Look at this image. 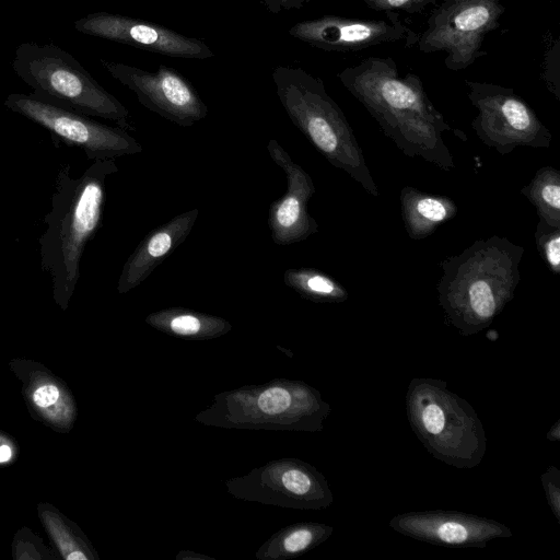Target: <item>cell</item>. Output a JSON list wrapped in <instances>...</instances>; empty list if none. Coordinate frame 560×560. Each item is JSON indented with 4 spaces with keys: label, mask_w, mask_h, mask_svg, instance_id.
I'll use <instances>...</instances> for the list:
<instances>
[{
    "label": "cell",
    "mask_w": 560,
    "mask_h": 560,
    "mask_svg": "<svg viewBox=\"0 0 560 560\" xmlns=\"http://www.w3.org/2000/svg\"><path fill=\"white\" fill-rule=\"evenodd\" d=\"M337 77L405 155L421 158L442 171L455 167L442 133L466 137L445 120L418 75L408 72L400 77L390 57H368Z\"/></svg>",
    "instance_id": "cell-1"
},
{
    "label": "cell",
    "mask_w": 560,
    "mask_h": 560,
    "mask_svg": "<svg viewBox=\"0 0 560 560\" xmlns=\"http://www.w3.org/2000/svg\"><path fill=\"white\" fill-rule=\"evenodd\" d=\"M524 253L523 246L493 235L444 258L436 291L445 320L464 337L488 328L514 298Z\"/></svg>",
    "instance_id": "cell-2"
},
{
    "label": "cell",
    "mask_w": 560,
    "mask_h": 560,
    "mask_svg": "<svg viewBox=\"0 0 560 560\" xmlns=\"http://www.w3.org/2000/svg\"><path fill=\"white\" fill-rule=\"evenodd\" d=\"M117 172L114 159L94 160L79 177L72 176L69 164L58 171L38 243L40 267L49 275L52 298L61 307L78 284L85 246L102 224L106 179Z\"/></svg>",
    "instance_id": "cell-3"
},
{
    "label": "cell",
    "mask_w": 560,
    "mask_h": 560,
    "mask_svg": "<svg viewBox=\"0 0 560 560\" xmlns=\"http://www.w3.org/2000/svg\"><path fill=\"white\" fill-rule=\"evenodd\" d=\"M271 78L292 124L332 166L347 173L372 197H378V187L353 130L322 79L289 66L276 67Z\"/></svg>",
    "instance_id": "cell-4"
},
{
    "label": "cell",
    "mask_w": 560,
    "mask_h": 560,
    "mask_svg": "<svg viewBox=\"0 0 560 560\" xmlns=\"http://www.w3.org/2000/svg\"><path fill=\"white\" fill-rule=\"evenodd\" d=\"M405 401L411 430L434 458L459 469L481 463L487 448L482 422L444 381L412 378Z\"/></svg>",
    "instance_id": "cell-5"
},
{
    "label": "cell",
    "mask_w": 560,
    "mask_h": 560,
    "mask_svg": "<svg viewBox=\"0 0 560 560\" xmlns=\"http://www.w3.org/2000/svg\"><path fill=\"white\" fill-rule=\"evenodd\" d=\"M13 69L34 97L90 117L113 120L133 130L124 104L107 92L68 51L54 44L22 43Z\"/></svg>",
    "instance_id": "cell-6"
},
{
    "label": "cell",
    "mask_w": 560,
    "mask_h": 560,
    "mask_svg": "<svg viewBox=\"0 0 560 560\" xmlns=\"http://www.w3.org/2000/svg\"><path fill=\"white\" fill-rule=\"evenodd\" d=\"M504 12L502 0H443L434 5L418 36V49L443 52L447 69L464 70L486 55L485 38L500 27Z\"/></svg>",
    "instance_id": "cell-7"
},
{
    "label": "cell",
    "mask_w": 560,
    "mask_h": 560,
    "mask_svg": "<svg viewBox=\"0 0 560 560\" xmlns=\"http://www.w3.org/2000/svg\"><path fill=\"white\" fill-rule=\"evenodd\" d=\"M465 84L467 96L477 109L471 128L486 147L505 155L517 147L551 145V132L513 89L468 80Z\"/></svg>",
    "instance_id": "cell-8"
},
{
    "label": "cell",
    "mask_w": 560,
    "mask_h": 560,
    "mask_svg": "<svg viewBox=\"0 0 560 560\" xmlns=\"http://www.w3.org/2000/svg\"><path fill=\"white\" fill-rule=\"evenodd\" d=\"M4 105L42 126L65 144L80 148L92 161L115 160L142 152V145L125 129L101 124L90 116L57 107L31 94H9Z\"/></svg>",
    "instance_id": "cell-9"
},
{
    "label": "cell",
    "mask_w": 560,
    "mask_h": 560,
    "mask_svg": "<svg viewBox=\"0 0 560 560\" xmlns=\"http://www.w3.org/2000/svg\"><path fill=\"white\" fill-rule=\"evenodd\" d=\"M100 62L135 93L142 106L176 125L190 127L208 115L207 105L190 82L171 67L161 65L149 71L105 59Z\"/></svg>",
    "instance_id": "cell-10"
},
{
    "label": "cell",
    "mask_w": 560,
    "mask_h": 560,
    "mask_svg": "<svg viewBox=\"0 0 560 560\" xmlns=\"http://www.w3.org/2000/svg\"><path fill=\"white\" fill-rule=\"evenodd\" d=\"M289 34L312 47L337 52L358 51L417 37L397 13H387L385 19L322 15L293 24Z\"/></svg>",
    "instance_id": "cell-11"
},
{
    "label": "cell",
    "mask_w": 560,
    "mask_h": 560,
    "mask_svg": "<svg viewBox=\"0 0 560 560\" xmlns=\"http://www.w3.org/2000/svg\"><path fill=\"white\" fill-rule=\"evenodd\" d=\"M74 27L85 35L168 57L203 60L214 56L211 48L201 39L186 36L163 25L121 14L91 13L78 19Z\"/></svg>",
    "instance_id": "cell-12"
},
{
    "label": "cell",
    "mask_w": 560,
    "mask_h": 560,
    "mask_svg": "<svg viewBox=\"0 0 560 560\" xmlns=\"http://www.w3.org/2000/svg\"><path fill=\"white\" fill-rule=\"evenodd\" d=\"M389 527L419 541L448 548H483L491 540L512 536L492 518L458 511H413L395 515Z\"/></svg>",
    "instance_id": "cell-13"
},
{
    "label": "cell",
    "mask_w": 560,
    "mask_h": 560,
    "mask_svg": "<svg viewBox=\"0 0 560 560\" xmlns=\"http://www.w3.org/2000/svg\"><path fill=\"white\" fill-rule=\"evenodd\" d=\"M267 151L287 178L285 194L272 201L268 209L267 224L271 238L277 245L305 241L318 232V223L307 210L308 201L315 192L314 182L277 140H269Z\"/></svg>",
    "instance_id": "cell-14"
},
{
    "label": "cell",
    "mask_w": 560,
    "mask_h": 560,
    "mask_svg": "<svg viewBox=\"0 0 560 560\" xmlns=\"http://www.w3.org/2000/svg\"><path fill=\"white\" fill-rule=\"evenodd\" d=\"M199 215L198 208L175 215L150 231L127 258L117 283L118 293L140 285L188 237Z\"/></svg>",
    "instance_id": "cell-15"
},
{
    "label": "cell",
    "mask_w": 560,
    "mask_h": 560,
    "mask_svg": "<svg viewBox=\"0 0 560 560\" xmlns=\"http://www.w3.org/2000/svg\"><path fill=\"white\" fill-rule=\"evenodd\" d=\"M399 199L405 230L413 241L429 237L458 212L450 197L428 194L412 186H404Z\"/></svg>",
    "instance_id": "cell-16"
},
{
    "label": "cell",
    "mask_w": 560,
    "mask_h": 560,
    "mask_svg": "<svg viewBox=\"0 0 560 560\" xmlns=\"http://www.w3.org/2000/svg\"><path fill=\"white\" fill-rule=\"evenodd\" d=\"M283 281L301 296L317 303H341L349 298L342 283L312 267L289 268Z\"/></svg>",
    "instance_id": "cell-17"
},
{
    "label": "cell",
    "mask_w": 560,
    "mask_h": 560,
    "mask_svg": "<svg viewBox=\"0 0 560 560\" xmlns=\"http://www.w3.org/2000/svg\"><path fill=\"white\" fill-rule=\"evenodd\" d=\"M521 194L535 207L539 220L560 228V173L552 166L539 168Z\"/></svg>",
    "instance_id": "cell-18"
},
{
    "label": "cell",
    "mask_w": 560,
    "mask_h": 560,
    "mask_svg": "<svg viewBox=\"0 0 560 560\" xmlns=\"http://www.w3.org/2000/svg\"><path fill=\"white\" fill-rule=\"evenodd\" d=\"M148 320L179 336L198 335L203 329L210 331L225 326V323L218 318L183 308H170L151 314Z\"/></svg>",
    "instance_id": "cell-19"
},
{
    "label": "cell",
    "mask_w": 560,
    "mask_h": 560,
    "mask_svg": "<svg viewBox=\"0 0 560 560\" xmlns=\"http://www.w3.org/2000/svg\"><path fill=\"white\" fill-rule=\"evenodd\" d=\"M537 250L549 271L560 275V228L539 220L534 233Z\"/></svg>",
    "instance_id": "cell-20"
},
{
    "label": "cell",
    "mask_w": 560,
    "mask_h": 560,
    "mask_svg": "<svg viewBox=\"0 0 560 560\" xmlns=\"http://www.w3.org/2000/svg\"><path fill=\"white\" fill-rule=\"evenodd\" d=\"M542 80L555 97L560 101V40L555 39L544 56Z\"/></svg>",
    "instance_id": "cell-21"
},
{
    "label": "cell",
    "mask_w": 560,
    "mask_h": 560,
    "mask_svg": "<svg viewBox=\"0 0 560 560\" xmlns=\"http://www.w3.org/2000/svg\"><path fill=\"white\" fill-rule=\"evenodd\" d=\"M283 486L296 495H305L313 492L328 501H331L329 491L314 490L316 488V480L308 474L299 470L290 469L282 476Z\"/></svg>",
    "instance_id": "cell-22"
},
{
    "label": "cell",
    "mask_w": 560,
    "mask_h": 560,
    "mask_svg": "<svg viewBox=\"0 0 560 560\" xmlns=\"http://www.w3.org/2000/svg\"><path fill=\"white\" fill-rule=\"evenodd\" d=\"M375 11L396 13L397 11L416 13L443 0H360Z\"/></svg>",
    "instance_id": "cell-23"
},
{
    "label": "cell",
    "mask_w": 560,
    "mask_h": 560,
    "mask_svg": "<svg viewBox=\"0 0 560 560\" xmlns=\"http://www.w3.org/2000/svg\"><path fill=\"white\" fill-rule=\"evenodd\" d=\"M541 485L547 502L555 517L560 522V471L556 466L550 465L541 475Z\"/></svg>",
    "instance_id": "cell-24"
},
{
    "label": "cell",
    "mask_w": 560,
    "mask_h": 560,
    "mask_svg": "<svg viewBox=\"0 0 560 560\" xmlns=\"http://www.w3.org/2000/svg\"><path fill=\"white\" fill-rule=\"evenodd\" d=\"M290 404V394L282 387L268 388L258 398V407L268 415L282 412Z\"/></svg>",
    "instance_id": "cell-25"
},
{
    "label": "cell",
    "mask_w": 560,
    "mask_h": 560,
    "mask_svg": "<svg viewBox=\"0 0 560 560\" xmlns=\"http://www.w3.org/2000/svg\"><path fill=\"white\" fill-rule=\"evenodd\" d=\"M330 534V528L319 527L317 530L301 528L291 533L283 542L285 550L290 552L302 551L310 547L317 536Z\"/></svg>",
    "instance_id": "cell-26"
},
{
    "label": "cell",
    "mask_w": 560,
    "mask_h": 560,
    "mask_svg": "<svg viewBox=\"0 0 560 560\" xmlns=\"http://www.w3.org/2000/svg\"><path fill=\"white\" fill-rule=\"evenodd\" d=\"M58 398L59 390L55 385H43L33 395L34 402L39 407H48L55 404Z\"/></svg>",
    "instance_id": "cell-27"
},
{
    "label": "cell",
    "mask_w": 560,
    "mask_h": 560,
    "mask_svg": "<svg viewBox=\"0 0 560 560\" xmlns=\"http://www.w3.org/2000/svg\"><path fill=\"white\" fill-rule=\"evenodd\" d=\"M310 0H280L281 10H299Z\"/></svg>",
    "instance_id": "cell-28"
},
{
    "label": "cell",
    "mask_w": 560,
    "mask_h": 560,
    "mask_svg": "<svg viewBox=\"0 0 560 560\" xmlns=\"http://www.w3.org/2000/svg\"><path fill=\"white\" fill-rule=\"evenodd\" d=\"M547 439L549 441H559L560 440V421L557 420L555 424L550 428L549 432L547 433Z\"/></svg>",
    "instance_id": "cell-29"
},
{
    "label": "cell",
    "mask_w": 560,
    "mask_h": 560,
    "mask_svg": "<svg viewBox=\"0 0 560 560\" xmlns=\"http://www.w3.org/2000/svg\"><path fill=\"white\" fill-rule=\"evenodd\" d=\"M272 13L281 11L280 0H258Z\"/></svg>",
    "instance_id": "cell-30"
},
{
    "label": "cell",
    "mask_w": 560,
    "mask_h": 560,
    "mask_svg": "<svg viewBox=\"0 0 560 560\" xmlns=\"http://www.w3.org/2000/svg\"><path fill=\"white\" fill-rule=\"evenodd\" d=\"M12 452L8 445L0 446V463H4L11 458Z\"/></svg>",
    "instance_id": "cell-31"
},
{
    "label": "cell",
    "mask_w": 560,
    "mask_h": 560,
    "mask_svg": "<svg viewBox=\"0 0 560 560\" xmlns=\"http://www.w3.org/2000/svg\"><path fill=\"white\" fill-rule=\"evenodd\" d=\"M67 559L68 560H74V559L85 560L86 557L83 553H81L80 551L79 552L75 551L73 553L68 555Z\"/></svg>",
    "instance_id": "cell-32"
}]
</instances>
